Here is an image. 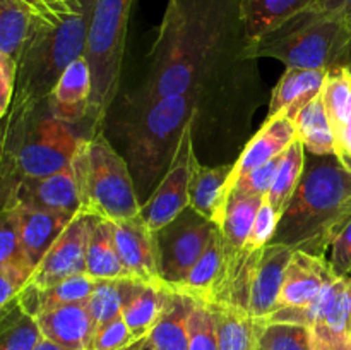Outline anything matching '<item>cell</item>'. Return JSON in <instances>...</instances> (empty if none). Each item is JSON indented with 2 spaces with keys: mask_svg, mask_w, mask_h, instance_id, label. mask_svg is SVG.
<instances>
[{
  "mask_svg": "<svg viewBox=\"0 0 351 350\" xmlns=\"http://www.w3.org/2000/svg\"><path fill=\"white\" fill-rule=\"evenodd\" d=\"M40 21L23 0H0V57L19 64Z\"/></svg>",
  "mask_w": 351,
  "mask_h": 350,
  "instance_id": "28",
  "label": "cell"
},
{
  "mask_svg": "<svg viewBox=\"0 0 351 350\" xmlns=\"http://www.w3.org/2000/svg\"><path fill=\"white\" fill-rule=\"evenodd\" d=\"M17 69L19 64L10 58L0 57V115L5 119L12 103L14 89H16Z\"/></svg>",
  "mask_w": 351,
  "mask_h": 350,
  "instance_id": "43",
  "label": "cell"
},
{
  "mask_svg": "<svg viewBox=\"0 0 351 350\" xmlns=\"http://www.w3.org/2000/svg\"><path fill=\"white\" fill-rule=\"evenodd\" d=\"M237 26H242L240 0H168L132 112L167 96L201 93Z\"/></svg>",
  "mask_w": 351,
  "mask_h": 350,
  "instance_id": "1",
  "label": "cell"
},
{
  "mask_svg": "<svg viewBox=\"0 0 351 350\" xmlns=\"http://www.w3.org/2000/svg\"><path fill=\"white\" fill-rule=\"evenodd\" d=\"M50 209V211H81L74 168L69 167L47 177L21 178L9 192L2 194V208Z\"/></svg>",
  "mask_w": 351,
  "mask_h": 350,
  "instance_id": "12",
  "label": "cell"
},
{
  "mask_svg": "<svg viewBox=\"0 0 351 350\" xmlns=\"http://www.w3.org/2000/svg\"><path fill=\"white\" fill-rule=\"evenodd\" d=\"M215 312L219 350H259L266 319L250 316L245 309L228 304H211Z\"/></svg>",
  "mask_w": 351,
  "mask_h": 350,
  "instance_id": "24",
  "label": "cell"
},
{
  "mask_svg": "<svg viewBox=\"0 0 351 350\" xmlns=\"http://www.w3.org/2000/svg\"><path fill=\"white\" fill-rule=\"evenodd\" d=\"M189 350H219L215 312L209 302L194 301L189 318Z\"/></svg>",
  "mask_w": 351,
  "mask_h": 350,
  "instance_id": "36",
  "label": "cell"
},
{
  "mask_svg": "<svg viewBox=\"0 0 351 350\" xmlns=\"http://www.w3.org/2000/svg\"><path fill=\"white\" fill-rule=\"evenodd\" d=\"M280 213L271 206L267 198L264 199L259 211H257L256 220H254L252 223V230H250L249 239H247V253L252 254L256 253V250H261L266 246H269L274 233H276L278 225H280Z\"/></svg>",
  "mask_w": 351,
  "mask_h": 350,
  "instance_id": "38",
  "label": "cell"
},
{
  "mask_svg": "<svg viewBox=\"0 0 351 350\" xmlns=\"http://www.w3.org/2000/svg\"><path fill=\"white\" fill-rule=\"evenodd\" d=\"M298 137L295 119L287 112H281L278 115L267 117L266 122L263 124L256 136L245 144L242 154L235 161V168L232 174V182H230V192H232V184L245 175L247 172L281 156L288 150L291 143Z\"/></svg>",
  "mask_w": 351,
  "mask_h": 350,
  "instance_id": "16",
  "label": "cell"
},
{
  "mask_svg": "<svg viewBox=\"0 0 351 350\" xmlns=\"http://www.w3.org/2000/svg\"><path fill=\"white\" fill-rule=\"evenodd\" d=\"M93 5L95 0H82L81 7L58 24L40 21L19 60L16 89L3 127L29 119L50 98L65 69L84 57Z\"/></svg>",
  "mask_w": 351,
  "mask_h": 350,
  "instance_id": "3",
  "label": "cell"
},
{
  "mask_svg": "<svg viewBox=\"0 0 351 350\" xmlns=\"http://www.w3.org/2000/svg\"><path fill=\"white\" fill-rule=\"evenodd\" d=\"M328 261L336 277H350L351 275V216L332 240Z\"/></svg>",
  "mask_w": 351,
  "mask_h": 350,
  "instance_id": "40",
  "label": "cell"
},
{
  "mask_svg": "<svg viewBox=\"0 0 351 350\" xmlns=\"http://www.w3.org/2000/svg\"><path fill=\"white\" fill-rule=\"evenodd\" d=\"M170 288L163 281H143L127 278L123 290L122 316L137 340L149 335L163 312Z\"/></svg>",
  "mask_w": 351,
  "mask_h": 350,
  "instance_id": "21",
  "label": "cell"
},
{
  "mask_svg": "<svg viewBox=\"0 0 351 350\" xmlns=\"http://www.w3.org/2000/svg\"><path fill=\"white\" fill-rule=\"evenodd\" d=\"M351 36V21L307 10L263 40L245 45L242 57H269L287 67L329 71Z\"/></svg>",
  "mask_w": 351,
  "mask_h": 350,
  "instance_id": "6",
  "label": "cell"
},
{
  "mask_svg": "<svg viewBox=\"0 0 351 350\" xmlns=\"http://www.w3.org/2000/svg\"><path fill=\"white\" fill-rule=\"evenodd\" d=\"M351 216V172L335 154L305 158V170L271 244L326 257ZM328 259V257H326Z\"/></svg>",
  "mask_w": 351,
  "mask_h": 350,
  "instance_id": "2",
  "label": "cell"
},
{
  "mask_svg": "<svg viewBox=\"0 0 351 350\" xmlns=\"http://www.w3.org/2000/svg\"><path fill=\"white\" fill-rule=\"evenodd\" d=\"M23 2L26 3L40 19L47 21V23L50 24H58L60 21H64L65 17L74 14L75 10L81 7L82 0L77 7L69 5L65 0H23Z\"/></svg>",
  "mask_w": 351,
  "mask_h": 350,
  "instance_id": "42",
  "label": "cell"
},
{
  "mask_svg": "<svg viewBox=\"0 0 351 350\" xmlns=\"http://www.w3.org/2000/svg\"><path fill=\"white\" fill-rule=\"evenodd\" d=\"M259 350H263V349H261V347H259Z\"/></svg>",
  "mask_w": 351,
  "mask_h": 350,
  "instance_id": "53",
  "label": "cell"
},
{
  "mask_svg": "<svg viewBox=\"0 0 351 350\" xmlns=\"http://www.w3.org/2000/svg\"><path fill=\"white\" fill-rule=\"evenodd\" d=\"M263 350H312V329L295 323H267L261 336Z\"/></svg>",
  "mask_w": 351,
  "mask_h": 350,
  "instance_id": "35",
  "label": "cell"
},
{
  "mask_svg": "<svg viewBox=\"0 0 351 350\" xmlns=\"http://www.w3.org/2000/svg\"><path fill=\"white\" fill-rule=\"evenodd\" d=\"M0 266L24 268V270L31 271L36 270L24 249L21 216L16 206L2 208V215H0Z\"/></svg>",
  "mask_w": 351,
  "mask_h": 350,
  "instance_id": "32",
  "label": "cell"
},
{
  "mask_svg": "<svg viewBox=\"0 0 351 350\" xmlns=\"http://www.w3.org/2000/svg\"><path fill=\"white\" fill-rule=\"evenodd\" d=\"M81 139L71 124L58 120L48 108L43 115L38 108L24 122L3 127L2 194L21 178L47 177L72 167Z\"/></svg>",
  "mask_w": 351,
  "mask_h": 350,
  "instance_id": "4",
  "label": "cell"
},
{
  "mask_svg": "<svg viewBox=\"0 0 351 350\" xmlns=\"http://www.w3.org/2000/svg\"><path fill=\"white\" fill-rule=\"evenodd\" d=\"M134 342H137V338L129 329L123 316L120 314L96 328L89 350H125Z\"/></svg>",
  "mask_w": 351,
  "mask_h": 350,
  "instance_id": "37",
  "label": "cell"
},
{
  "mask_svg": "<svg viewBox=\"0 0 351 350\" xmlns=\"http://www.w3.org/2000/svg\"><path fill=\"white\" fill-rule=\"evenodd\" d=\"M305 158H307L305 156V146L300 137H297L281 156V163L276 177H274L273 187L267 194V201L280 215H283L288 202L293 198L295 191L300 184L305 170Z\"/></svg>",
  "mask_w": 351,
  "mask_h": 350,
  "instance_id": "30",
  "label": "cell"
},
{
  "mask_svg": "<svg viewBox=\"0 0 351 350\" xmlns=\"http://www.w3.org/2000/svg\"><path fill=\"white\" fill-rule=\"evenodd\" d=\"M350 290H351V275H350Z\"/></svg>",
  "mask_w": 351,
  "mask_h": 350,
  "instance_id": "52",
  "label": "cell"
},
{
  "mask_svg": "<svg viewBox=\"0 0 351 350\" xmlns=\"http://www.w3.org/2000/svg\"><path fill=\"white\" fill-rule=\"evenodd\" d=\"M41 338L36 318L24 311L17 299L2 307V350H34Z\"/></svg>",
  "mask_w": 351,
  "mask_h": 350,
  "instance_id": "31",
  "label": "cell"
},
{
  "mask_svg": "<svg viewBox=\"0 0 351 350\" xmlns=\"http://www.w3.org/2000/svg\"><path fill=\"white\" fill-rule=\"evenodd\" d=\"M335 67H345L346 71L351 74V36H350V40L346 41V45H345V48L341 50V54H339Z\"/></svg>",
  "mask_w": 351,
  "mask_h": 350,
  "instance_id": "47",
  "label": "cell"
},
{
  "mask_svg": "<svg viewBox=\"0 0 351 350\" xmlns=\"http://www.w3.org/2000/svg\"><path fill=\"white\" fill-rule=\"evenodd\" d=\"M144 340H146V336H144V338H141V340H137V342H134L132 345H130V347H127L125 350H141V347H143Z\"/></svg>",
  "mask_w": 351,
  "mask_h": 350,
  "instance_id": "49",
  "label": "cell"
},
{
  "mask_svg": "<svg viewBox=\"0 0 351 350\" xmlns=\"http://www.w3.org/2000/svg\"><path fill=\"white\" fill-rule=\"evenodd\" d=\"M72 168L77 182L81 211L119 222L141 213L125 158L120 156L105 134L82 137Z\"/></svg>",
  "mask_w": 351,
  "mask_h": 350,
  "instance_id": "5",
  "label": "cell"
},
{
  "mask_svg": "<svg viewBox=\"0 0 351 350\" xmlns=\"http://www.w3.org/2000/svg\"><path fill=\"white\" fill-rule=\"evenodd\" d=\"M16 208L19 209L24 249L33 266L36 268L77 213L50 211V209L23 208V206Z\"/></svg>",
  "mask_w": 351,
  "mask_h": 350,
  "instance_id": "22",
  "label": "cell"
},
{
  "mask_svg": "<svg viewBox=\"0 0 351 350\" xmlns=\"http://www.w3.org/2000/svg\"><path fill=\"white\" fill-rule=\"evenodd\" d=\"M192 134L194 120L185 127L161 182L149 199L141 206V216L153 232H160L191 206L189 189L192 177V158L195 156Z\"/></svg>",
  "mask_w": 351,
  "mask_h": 350,
  "instance_id": "10",
  "label": "cell"
},
{
  "mask_svg": "<svg viewBox=\"0 0 351 350\" xmlns=\"http://www.w3.org/2000/svg\"><path fill=\"white\" fill-rule=\"evenodd\" d=\"M33 273L34 271L24 268L0 266V307H5L23 292Z\"/></svg>",
  "mask_w": 351,
  "mask_h": 350,
  "instance_id": "41",
  "label": "cell"
},
{
  "mask_svg": "<svg viewBox=\"0 0 351 350\" xmlns=\"http://www.w3.org/2000/svg\"><path fill=\"white\" fill-rule=\"evenodd\" d=\"M312 350H351V340L326 338L312 331Z\"/></svg>",
  "mask_w": 351,
  "mask_h": 350,
  "instance_id": "46",
  "label": "cell"
},
{
  "mask_svg": "<svg viewBox=\"0 0 351 350\" xmlns=\"http://www.w3.org/2000/svg\"><path fill=\"white\" fill-rule=\"evenodd\" d=\"M216 225L189 206L182 215L156 232L160 249V278L165 287H177L199 257L204 254L215 235Z\"/></svg>",
  "mask_w": 351,
  "mask_h": 350,
  "instance_id": "9",
  "label": "cell"
},
{
  "mask_svg": "<svg viewBox=\"0 0 351 350\" xmlns=\"http://www.w3.org/2000/svg\"><path fill=\"white\" fill-rule=\"evenodd\" d=\"M328 72L329 71H315V69L287 67L285 74L273 89L267 117L287 112L295 119V115L308 102L321 95Z\"/></svg>",
  "mask_w": 351,
  "mask_h": 350,
  "instance_id": "23",
  "label": "cell"
},
{
  "mask_svg": "<svg viewBox=\"0 0 351 350\" xmlns=\"http://www.w3.org/2000/svg\"><path fill=\"white\" fill-rule=\"evenodd\" d=\"M34 350H69V349H65V347L58 345V343L51 342V340L45 338V336H43V338L40 340V343L34 347Z\"/></svg>",
  "mask_w": 351,
  "mask_h": 350,
  "instance_id": "48",
  "label": "cell"
},
{
  "mask_svg": "<svg viewBox=\"0 0 351 350\" xmlns=\"http://www.w3.org/2000/svg\"><path fill=\"white\" fill-rule=\"evenodd\" d=\"M295 250L281 244H269L259 250L249 283L247 312L254 318L267 319L280 309L285 273Z\"/></svg>",
  "mask_w": 351,
  "mask_h": 350,
  "instance_id": "13",
  "label": "cell"
},
{
  "mask_svg": "<svg viewBox=\"0 0 351 350\" xmlns=\"http://www.w3.org/2000/svg\"><path fill=\"white\" fill-rule=\"evenodd\" d=\"M331 264L326 257L312 256L307 253H293L285 273L281 288V307H307L324 292L331 281L336 280Z\"/></svg>",
  "mask_w": 351,
  "mask_h": 350,
  "instance_id": "15",
  "label": "cell"
},
{
  "mask_svg": "<svg viewBox=\"0 0 351 350\" xmlns=\"http://www.w3.org/2000/svg\"><path fill=\"white\" fill-rule=\"evenodd\" d=\"M194 299L170 290L163 312L147 335L154 350H189V318Z\"/></svg>",
  "mask_w": 351,
  "mask_h": 350,
  "instance_id": "27",
  "label": "cell"
},
{
  "mask_svg": "<svg viewBox=\"0 0 351 350\" xmlns=\"http://www.w3.org/2000/svg\"><path fill=\"white\" fill-rule=\"evenodd\" d=\"M281 156H283V154H281ZM281 156L274 158V160L267 161V163L261 165V167L254 168V170L247 172L245 175L237 178L232 184V191L233 189H239V191H245L249 192V194L267 198L271 187H273L274 177H276L278 174V168H280Z\"/></svg>",
  "mask_w": 351,
  "mask_h": 350,
  "instance_id": "39",
  "label": "cell"
},
{
  "mask_svg": "<svg viewBox=\"0 0 351 350\" xmlns=\"http://www.w3.org/2000/svg\"><path fill=\"white\" fill-rule=\"evenodd\" d=\"M311 10H319V12L345 17V19L351 21V0H319L317 5Z\"/></svg>",
  "mask_w": 351,
  "mask_h": 350,
  "instance_id": "45",
  "label": "cell"
},
{
  "mask_svg": "<svg viewBox=\"0 0 351 350\" xmlns=\"http://www.w3.org/2000/svg\"><path fill=\"white\" fill-rule=\"evenodd\" d=\"M336 154L335 156L351 172V117L335 129Z\"/></svg>",
  "mask_w": 351,
  "mask_h": 350,
  "instance_id": "44",
  "label": "cell"
},
{
  "mask_svg": "<svg viewBox=\"0 0 351 350\" xmlns=\"http://www.w3.org/2000/svg\"><path fill=\"white\" fill-rule=\"evenodd\" d=\"M113 233L120 259L130 277L143 281H161L156 232L147 226L141 213L132 218L113 222Z\"/></svg>",
  "mask_w": 351,
  "mask_h": 350,
  "instance_id": "14",
  "label": "cell"
},
{
  "mask_svg": "<svg viewBox=\"0 0 351 350\" xmlns=\"http://www.w3.org/2000/svg\"><path fill=\"white\" fill-rule=\"evenodd\" d=\"M95 287L96 280L88 273H79L65 278L53 287L40 290V312L45 309L57 307V305L88 302Z\"/></svg>",
  "mask_w": 351,
  "mask_h": 350,
  "instance_id": "33",
  "label": "cell"
},
{
  "mask_svg": "<svg viewBox=\"0 0 351 350\" xmlns=\"http://www.w3.org/2000/svg\"><path fill=\"white\" fill-rule=\"evenodd\" d=\"M65 2H67L69 5H72V7H77L79 3H81V0H65Z\"/></svg>",
  "mask_w": 351,
  "mask_h": 350,
  "instance_id": "51",
  "label": "cell"
},
{
  "mask_svg": "<svg viewBox=\"0 0 351 350\" xmlns=\"http://www.w3.org/2000/svg\"><path fill=\"white\" fill-rule=\"evenodd\" d=\"M45 338L69 350H89L96 333V323L88 302L57 305L36 316Z\"/></svg>",
  "mask_w": 351,
  "mask_h": 350,
  "instance_id": "17",
  "label": "cell"
},
{
  "mask_svg": "<svg viewBox=\"0 0 351 350\" xmlns=\"http://www.w3.org/2000/svg\"><path fill=\"white\" fill-rule=\"evenodd\" d=\"M141 350H154L153 347H151V343H149V340H147V336H146V340H144V343H143V347H141Z\"/></svg>",
  "mask_w": 351,
  "mask_h": 350,
  "instance_id": "50",
  "label": "cell"
},
{
  "mask_svg": "<svg viewBox=\"0 0 351 350\" xmlns=\"http://www.w3.org/2000/svg\"><path fill=\"white\" fill-rule=\"evenodd\" d=\"M95 216L79 211L34 270L29 285L45 290L74 275L86 273V250Z\"/></svg>",
  "mask_w": 351,
  "mask_h": 350,
  "instance_id": "11",
  "label": "cell"
},
{
  "mask_svg": "<svg viewBox=\"0 0 351 350\" xmlns=\"http://www.w3.org/2000/svg\"><path fill=\"white\" fill-rule=\"evenodd\" d=\"M235 163L206 167L199 163L197 158H192V177L189 198L191 208L199 215L211 220L218 225L225 213L226 201L230 198V182Z\"/></svg>",
  "mask_w": 351,
  "mask_h": 350,
  "instance_id": "20",
  "label": "cell"
},
{
  "mask_svg": "<svg viewBox=\"0 0 351 350\" xmlns=\"http://www.w3.org/2000/svg\"><path fill=\"white\" fill-rule=\"evenodd\" d=\"M86 273L95 280L132 278L120 259L113 233V222L95 216L86 250Z\"/></svg>",
  "mask_w": 351,
  "mask_h": 350,
  "instance_id": "25",
  "label": "cell"
},
{
  "mask_svg": "<svg viewBox=\"0 0 351 350\" xmlns=\"http://www.w3.org/2000/svg\"><path fill=\"white\" fill-rule=\"evenodd\" d=\"M319 0H240V21L245 45H252L314 9Z\"/></svg>",
  "mask_w": 351,
  "mask_h": 350,
  "instance_id": "19",
  "label": "cell"
},
{
  "mask_svg": "<svg viewBox=\"0 0 351 350\" xmlns=\"http://www.w3.org/2000/svg\"><path fill=\"white\" fill-rule=\"evenodd\" d=\"M223 264H225V257H223L221 232H219L218 226L211 242H209L208 249L199 257L197 263L192 266V270L189 271L184 281H180L177 287L170 288V290L187 295V297L194 299V301L213 304L216 294H218L219 283H221Z\"/></svg>",
  "mask_w": 351,
  "mask_h": 350,
  "instance_id": "26",
  "label": "cell"
},
{
  "mask_svg": "<svg viewBox=\"0 0 351 350\" xmlns=\"http://www.w3.org/2000/svg\"><path fill=\"white\" fill-rule=\"evenodd\" d=\"M134 0H95L84 57L91 69V134L101 132L110 106L119 93L127 26Z\"/></svg>",
  "mask_w": 351,
  "mask_h": 350,
  "instance_id": "7",
  "label": "cell"
},
{
  "mask_svg": "<svg viewBox=\"0 0 351 350\" xmlns=\"http://www.w3.org/2000/svg\"><path fill=\"white\" fill-rule=\"evenodd\" d=\"M295 126L305 151L317 156L336 154L335 132L326 112L322 91L295 115Z\"/></svg>",
  "mask_w": 351,
  "mask_h": 350,
  "instance_id": "29",
  "label": "cell"
},
{
  "mask_svg": "<svg viewBox=\"0 0 351 350\" xmlns=\"http://www.w3.org/2000/svg\"><path fill=\"white\" fill-rule=\"evenodd\" d=\"M125 280L127 278L96 280V287L88 301L89 311H91L96 326L105 325L122 314Z\"/></svg>",
  "mask_w": 351,
  "mask_h": 350,
  "instance_id": "34",
  "label": "cell"
},
{
  "mask_svg": "<svg viewBox=\"0 0 351 350\" xmlns=\"http://www.w3.org/2000/svg\"><path fill=\"white\" fill-rule=\"evenodd\" d=\"M199 93L167 96L132 112L127 141L129 156L139 175L153 180L168 168L189 122L197 117Z\"/></svg>",
  "mask_w": 351,
  "mask_h": 350,
  "instance_id": "8",
  "label": "cell"
},
{
  "mask_svg": "<svg viewBox=\"0 0 351 350\" xmlns=\"http://www.w3.org/2000/svg\"><path fill=\"white\" fill-rule=\"evenodd\" d=\"M93 95L91 69L86 57H79L72 62L57 86L47 100L48 110L51 115L67 124H77L89 117Z\"/></svg>",
  "mask_w": 351,
  "mask_h": 350,
  "instance_id": "18",
  "label": "cell"
}]
</instances>
